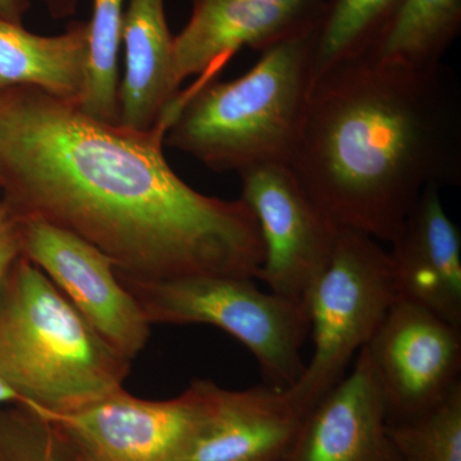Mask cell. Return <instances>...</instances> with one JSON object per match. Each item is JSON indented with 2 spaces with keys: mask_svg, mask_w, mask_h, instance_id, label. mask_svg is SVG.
Returning a JSON list of instances; mask_svg holds the SVG:
<instances>
[{
  "mask_svg": "<svg viewBox=\"0 0 461 461\" xmlns=\"http://www.w3.org/2000/svg\"><path fill=\"white\" fill-rule=\"evenodd\" d=\"M166 131L96 120L35 87L0 91V200L14 218L89 242L118 280H254L264 260L256 215L182 180L163 153Z\"/></svg>",
  "mask_w": 461,
  "mask_h": 461,
  "instance_id": "6da1fadb",
  "label": "cell"
},
{
  "mask_svg": "<svg viewBox=\"0 0 461 461\" xmlns=\"http://www.w3.org/2000/svg\"><path fill=\"white\" fill-rule=\"evenodd\" d=\"M339 230L393 242L427 187L461 184V100L444 66L364 53L312 83L288 163Z\"/></svg>",
  "mask_w": 461,
  "mask_h": 461,
  "instance_id": "7a4b0ae2",
  "label": "cell"
},
{
  "mask_svg": "<svg viewBox=\"0 0 461 461\" xmlns=\"http://www.w3.org/2000/svg\"><path fill=\"white\" fill-rule=\"evenodd\" d=\"M315 27L262 51L236 80L181 91L166 144L215 172L288 165L313 83Z\"/></svg>",
  "mask_w": 461,
  "mask_h": 461,
  "instance_id": "3957f363",
  "label": "cell"
},
{
  "mask_svg": "<svg viewBox=\"0 0 461 461\" xmlns=\"http://www.w3.org/2000/svg\"><path fill=\"white\" fill-rule=\"evenodd\" d=\"M130 366L26 257L0 282V378L23 405L77 411L123 390Z\"/></svg>",
  "mask_w": 461,
  "mask_h": 461,
  "instance_id": "277c9868",
  "label": "cell"
},
{
  "mask_svg": "<svg viewBox=\"0 0 461 461\" xmlns=\"http://www.w3.org/2000/svg\"><path fill=\"white\" fill-rule=\"evenodd\" d=\"M120 282L150 324H209L238 339L256 357L264 384L287 391L304 371L306 300L266 293L253 278L236 276Z\"/></svg>",
  "mask_w": 461,
  "mask_h": 461,
  "instance_id": "5b68a950",
  "label": "cell"
},
{
  "mask_svg": "<svg viewBox=\"0 0 461 461\" xmlns=\"http://www.w3.org/2000/svg\"><path fill=\"white\" fill-rule=\"evenodd\" d=\"M305 300L313 354L287 393L306 412L345 377L399 300L390 254L377 240L339 230L330 262Z\"/></svg>",
  "mask_w": 461,
  "mask_h": 461,
  "instance_id": "8992f818",
  "label": "cell"
},
{
  "mask_svg": "<svg viewBox=\"0 0 461 461\" xmlns=\"http://www.w3.org/2000/svg\"><path fill=\"white\" fill-rule=\"evenodd\" d=\"M388 424L420 417L461 384V329L399 299L366 346Z\"/></svg>",
  "mask_w": 461,
  "mask_h": 461,
  "instance_id": "52a82bcc",
  "label": "cell"
},
{
  "mask_svg": "<svg viewBox=\"0 0 461 461\" xmlns=\"http://www.w3.org/2000/svg\"><path fill=\"white\" fill-rule=\"evenodd\" d=\"M241 200L259 224L264 260L257 278L269 291L305 300L327 268L339 230L284 163L240 173Z\"/></svg>",
  "mask_w": 461,
  "mask_h": 461,
  "instance_id": "ba28073f",
  "label": "cell"
},
{
  "mask_svg": "<svg viewBox=\"0 0 461 461\" xmlns=\"http://www.w3.org/2000/svg\"><path fill=\"white\" fill-rule=\"evenodd\" d=\"M39 412L57 424L85 461H184L202 420L203 393L195 379L180 396L163 402L123 388L77 411Z\"/></svg>",
  "mask_w": 461,
  "mask_h": 461,
  "instance_id": "9c48e42d",
  "label": "cell"
},
{
  "mask_svg": "<svg viewBox=\"0 0 461 461\" xmlns=\"http://www.w3.org/2000/svg\"><path fill=\"white\" fill-rule=\"evenodd\" d=\"M23 254L47 275L87 323L132 362L144 350L150 326L121 284L112 260L68 230L35 218H16Z\"/></svg>",
  "mask_w": 461,
  "mask_h": 461,
  "instance_id": "30bf717a",
  "label": "cell"
},
{
  "mask_svg": "<svg viewBox=\"0 0 461 461\" xmlns=\"http://www.w3.org/2000/svg\"><path fill=\"white\" fill-rule=\"evenodd\" d=\"M203 414L184 461H281L305 411L287 391L227 390L200 379Z\"/></svg>",
  "mask_w": 461,
  "mask_h": 461,
  "instance_id": "8fae6325",
  "label": "cell"
},
{
  "mask_svg": "<svg viewBox=\"0 0 461 461\" xmlns=\"http://www.w3.org/2000/svg\"><path fill=\"white\" fill-rule=\"evenodd\" d=\"M353 371L305 412L281 461H402L366 348Z\"/></svg>",
  "mask_w": 461,
  "mask_h": 461,
  "instance_id": "7c38bea8",
  "label": "cell"
},
{
  "mask_svg": "<svg viewBox=\"0 0 461 461\" xmlns=\"http://www.w3.org/2000/svg\"><path fill=\"white\" fill-rule=\"evenodd\" d=\"M187 25L175 36L178 83L211 76L242 48L264 51L318 25L323 7L282 5L260 0H191Z\"/></svg>",
  "mask_w": 461,
  "mask_h": 461,
  "instance_id": "4fadbf2b",
  "label": "cell"
},
{
  "mask_svg": "<svg viewBox=\"0 0 461 461\" xmlns=\"http://www.w3.org/2000/svg\"><path fill=\"white\" fill-rule=\"evenodd\" d=\"M391 245L399 299L461 329V235L446 213L438 187L421 193Z\"/></svg>",
  "mask_w": 461,
  "mask_h": 461,
  "instance_id": "5bb4252c",
  "label": "cell"
},
{
  "mask_svg": "<svg viewBox=\"0 0 461 461\" xmlns=\"http://www.w3.org/2000/svg\"><path fill=\"white\" fill-rule=\"evenodd\" d=\"M124 75L118 124L138 131L168 129L181 84L165 0H129L123 14Z\"/></svg>",
  "mask_w": 461,
  "mask_h": 461,
  "instance_id": "9a60e30c",
  "label": "cell"
},
{
  "mask_svg": "<svg viewBox=\"0 0 461 461\" xmlns=\"http://www.w3.org/2000/svg\"><path fill=\"white\" fill-rule=\"evenodd\" d=\"M87 23L72 21L54 36L30 32L0 16V91L35 87L76 103L87 74Z\"/></svg>",
  "mask_w": 461,
  "mask_h": 461,
  "instance_id": "2e32d148",
  "label": "cell"
},
{
  "mask_svg": "<svg viewBox=\"0 0 461 461\" xmlns=\"http://www.w3.org/2000/svg\"><path fill=\"white\" fill-rule=\"evenodd\" d=\"M461 30V0H403L366 53L411 68H433Z\"/></svg>",
  "mask_w": 461,
  "mask_h": 461,
  "instance_id": "e0dca14e",
  "label": "cell"
},
{
  "mask_svg": "<svg viewBox=\"0 0 461 461\" xmlns=\"http://www.w3.org/2000/svg\"><path fill=\"white\" fill-rule=\"evenodd\" d=\"M403 0H327L315 27L313 81L373 47Z\"/></svg>",
  "mask_w": 461,
  "mask_h": 461,
  "instance_id": "ac0fdd59",
  "label": "cell"
},
{
  "mask_svg": "<svg viewBox=\"0 0 461 461\" xmlns=\"http://www.w3.org/2000/svg\"><path fill=\"white\" fill-rule=\"evenodd\" d=\"M124 0H93L87 21V74L83 94L75 103L84 113L118 123L120 77L118 54L122 42Z\"/></svg>",
  "mask_w": 461,
  "mask_h": 461,
  "instance_id": "d6986e66",
  "label": "cell"
},
{
  "mask_svg": "<svg viewBox=\"0 0 461 461\" xmlns=\"http://www.w3.org/2000/svg\"><path fill=\"white\" fill-rule=\"evenodd\" d=\"M402 461H461V384L412 420L388 424Z\"/></svg>",
  "mask_w": 461,
  "mask_h": 461,
  "instance_id": "ffe728a7",
  "label": "cell"
},
{
  "mask_svg": "<svg viewBox=\"0 0 461 461\" xmlns=\"http://www.w3.org/2000/svg\"><path fill=\"white\" fill-rule=\"evenodd\" d=\"M0 461H85L50 418L23 403L0 405Z\"/></svg>",
  "mask_w": 461,
  "mask_h": 461,
  "instance_id": "44dd1931",
  "label": "cell"
},
{
  "mask_svg": "<svg viewBox=\"0 0 461 461\" xmlns=\"http://www.w3.org/2000/svg\"><path fill=\"white\" fill-rule=\"evenodd\" d=\"M20 227L2 200H0V282L14 268L17 260L23 257Z\"/></svg>",
  "mask_w": 461,
  "mask_h": 461,
  "instance_id": "7402d4cb",
  "label": "cell"
},
{
  "mask_svg": "<svg viewBox=\"0 0 461 461\" xmlns=\"http://www.w3.org/2000/svg\"><path fill=\"white\" fill-rule=\"evenodd\" d=\"M29 8L30 0H0V16L21 25Z\"/></svg>",
  "mask_w": 461,
  "mask_h": 461,
  "instance_id": "603a6c76",
  "label": "cell"
},
{
  "mask_svg": "<svg viewBox=\"0 0 461 461\" xmlns=\"http://www.w3.org/2000/svg\"><path fill=\"white\" fill-rule=\"evenodd\" d=\"M54 20L74 16L77 9V0H41Z\"/></svg>",
  "mask_w": 461,
  "mask_h": 461,
  "instance_id": "cb8c5ba5",
  "label": "cell"
},
{
  "mask_svg": "<svg viewBox=\"0 0 461 461\" xmlns=\"http://www.w3.org/2000/svg\"><path fill=\"white\" fill-rule=\"evenodd\" d=\"M260 2L272 3V5H304V7L321 8L324 7L327 0H260Z\"/></svg>",
  "mask_w": 461,
  "mask_h": 461,
  "instance_id": "d4e9b609",
  "label": "cell"
},
{
  "mask_svg": "<svg viewBox=\"0 0 461 461\" xmlns=\"http://www.w3.org/2000/svg\"><path fill=\"white\" fill-rule=\"evenodd\" d=\"M2 403H21V399L16 391L0 378V405Z\"/></svg>",
  "mask_w": 461,
  "mask_h": 461,
  "instance_id": "484cf974",
  "label": "cell"
}]
</instances>
